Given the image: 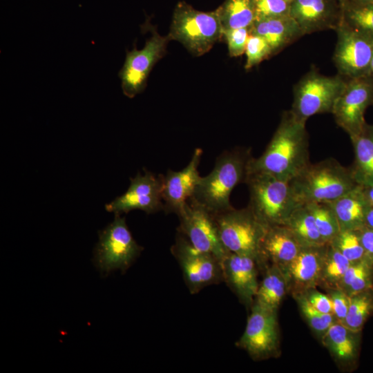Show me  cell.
<instances>
[{
	"instance_id": "1",
	"label": "cell",
	"mask_w": 373,
	"mask_h": 373,
	"mask_svg": "<svg viewBox=\"0 0 373 373\" xmlns=\"http://www.w3.org/2000/svg\"><path fill=\"white\" fill-rule=\"evenodd\" d=\"M309 138L305 122L285 111L271 140L262 154L251 157L248 173H265L290 181L309 164Z\"/></svg>"
},
{
	"instance_id": "2",
	"label": "cell",
	"mask_w": 373,
	"mask_h": 373,
	"mask_svg": "<svg viewBox=\"0 0 373 373\" xmlns=\"http://www.w3.org/2000/svg\"><path fill=\"white\" fill-rule=\"evenodd\" d=\"M251 156L247 149L223 153L216 160L211 172L201 177L191 198L213 214L233 207L230 195L233 189L245 182Z\"/></svg>"
},
{
	"instance_id": "3",
	"label": "cell",
	"mask_w": 373,
	"mask_h": 373,
	"mask_svg": "<svg viewBox=\"0 0 373 373\" xmlns=\"http://www.w3.org/2000/svg\"><path fill=\"white\" fill-rule=\"evenodd\" d=\"M300 204L330 202L354 189L357 184L350 168L334 158L311 162L289 181Z\"/></svg>"
},
{
	"instance_id": "4",
	"label": "cell",
	"mask_w": 373,
	"mask_h": 373,
	"mask_svg": "<svg viewBox=\"0 0 373 373\" xmlns=\"http://www.w3.org/2000/svg\"><path fill=\"white\" fill-rule=\"evenodd\" d=\"M248 207L267 226L284 224L291 212L302 205L296 199L289 181L265 173H248Z\"/></svg>"
},
{
	"instance_id": "5",
	"label": "cell",
	"mask_w": 373,
	"mask_h": 373,
	"mask_svg": "<svg viewBox=\"0 0 373 373\" xmlns=\"http://www.w3.org/2000/svg\"><path fill=\"white\" fill-rule=\"evenodd\" d=\"M221 241L231 253L253 258L262 271L261 245L269 227L247 206L213 214Z\"/></svg>"
},
{
	"instance_id": "6",
	"label": "cell",
	"mask_w": 373,
	"mask_h": 373,
	"mask_svg": "<svg viewBox=\"0 0 373 373\" xmlns=\"http://www.w3.org/2000/svg\"><path fill=\"white\" fill-rule=\"evenodd\" d=\"M167 37L182 44L192 55H203L222 37L216 10L202 12L186 2H179L174 9Z\"/></svg>"
},
{
	"instance_id": "7",
	"label": "cell",
	"mask_w": 373,
	"mask_h": 373,
	"mask_svg": "<svg viewBox=\"0 0 373 373\" xmlns=\"http://www.w3.org/2000/svg\"><path fill=\"white\" fill-rule=\"evenodd\" d=\"M346 83L347 79L339 74L325 76L312 69L294 87L291 113L297 120L305 123L314 115L332 113Z\"/></svg>"
},
{
	"instance_id": "8",
	"label": "cell",
	"mask_w": 373,
	"mask_h": 373,
	"mask_svg": "<svg viewBox=\"0 0 373 373\" xmlns=\"http://www.w3.org/2000/svg\"><path fill=\"white\" fill-rule=\"evenodd\" d=\"M95 261L99 270L108 274L119 269L125 271L142 250L133 239L125 218L115 214L114 220L99 233Z\"/></svg>"
},
{
	"instance_id": "9",
	"label": "cell",
	"mask_w": 373,
	"mask_h": 373,
	"mask_svg": "<svg viewBox=\"0 0 373 373\" xmlns=\"http://www.w3.org/2000/svg\"><path fill=\"white\" fill-rule=\"evenodd\" d=\"M171 252L191 294L207 286L224 282L221 262L211 254L195 248L182 233L176 238Z\"/></svg>"
},
{
	"instance_id": "10",
	"label": "cell",
	"mask_w": 373,
	"mask_h": 373,
	"mask_svg": "<svg viewBox=\"0 0 373 373\" xmlns=\"http://www.w3.org/2000/svg\"><path fill=\"white\" fill-rule=\"evenodd\" d=\"M236 345L254 361L278 357L280 350L277 312L254 303L245 331Z\"/></svg>"
},
{
	"instance_id": "11",
	"label": "cell",
	"mask_w": 373,
	"mask_h": 373,
	"mask_svg": "<svg viewBox=\"0 0 373 373\" xmlns=\"http://www.w3.org/2000/svg\"><path fill=\"white\" fill-rule=\"evenodd\" d=\"M146 24L152 32L151 37L146 40L141 50L134 46L132 50H126L124 65L118 73L123 93L129 98L145 89L149 75L164 56L169 41L167 36H161L151 24Z\"/></svg>"
},
{
	"instance_id": "12",
	"label": "cell",
	"mask_w": 373,
	"mask_h": 373,
	"mask_svg": "<svg viewBox=\"0 0 373 373\" xmlns=\"http://www.w3.org/2000/svg\"><path fill=\"white\" fill-rule=\"evenodd\" d=\"M335 31L337 39L333 61L338 74L347 79L371 75L373 38L352 29L342 20Z\"/></svg>"
},
{
	"instance_id": "13",
	"label": "cell",
	"mask_w": 373,
	"mask_h": 373,
	"mask_svg": "<svg viewBox=\"0 0 373 373\" xmlns=\"http://www.w3.org/2000/svg\"><path fill=\"white\" fill-rule=\"evenodd\" d=\"M180 233L196 249L211 254L222 263L230 253L222 244L213 214L192 199L178 213Z\"/></svg>"
},
{
	"instance_id": "14",
	"label": "cell",
	"mask_w": 373,
	"mask_h": 373,
	"mask_svg": "<svg viewBox=\"0 0 373 373\" xmlns=\"http://www.w3.org/2000/svg\"><path fill=\"white\" fill-rule=\"evenodd\" d=\"M371 104H373L372 75L347 79L332 114L336 124L352 137L360 133L366 124L365 113Z\"/></svg>"
},
{
	"instance_id": "15",
	"label": "cell",
	"mask_w": 373,
	"mask_h": 373,
	"mask_svg": "<svg viewBox=\"0 0 373 373\" xmlns=\"http://www.w3.org/2000/svg\"><path fill=\"white\" fill-rule=\"evenodd\" d=\"M144 172V174L138 173L135 178H131L130 186L123 195L106 204L107 211L120 215L139 209L149 214L164 209V176L157 175L147 170Z\"/></svg>"
},
{
	"instance_id": "16",
	"label": "cell",
	"mask_w": 373,
	"mask_h": 373,
	"mask_svg": "<svg viewBox=\"0 0 373 373\" xmlns=\"http://www.w3.org/2000/svg\"><path fill=\"white\" fill-rule=\"evenodd\" d=\"M327 245L303 247L297 256L281 270L291 296L318 287Z\"/></svg>"
},
{
	"instance_id": "17",
	"label": "cell",
	"mask_w": 373,
	"mask_h": 373,
	"mask_svg": "<svg viewBox=\"0 0 373 373\" xmlns=\"http://www.w3.org/2000/svg\"><path fill=\"white\" fill-rule=\"evenodd\" d=\"M202 155L200 148L195 149L188 165L182 170H168L163 179L162 200L166 213L177 215L182 211L187 201L191 198L201 176L198 165Z\"/></svg>"
},
{
	"instance_id": "18",
	"label": "cell",
	"mask_w": 373,
	"mask_h": 373,
	"mask_svg": "<svg viewBox=\"0 0 373 373\" xmlns=\"http://www.w3.org/2000/svg\"><path fill=\"white\" fill-rule=\"evenodd\" d=\"M289 15L304 35L335 30L342 20V5L336 0H291Z\"/></svg>"
},
{
	"instance_id": "19",
	"label": "cell",
	"mask_w": 373,
	"mask_h": 373,
	"mask_svg": "<svg viewBox=\"0 0 373 373\" xmlns=\"http://www.w3.org/2000/svg\"><path fill=\"white\" fill-rule=\"evenodd\" d=\"M258 269L256 260L247 256L230 252L222 262L224 282L248 309L258 291Z\"/></svg>"
},
{
	"instance_id": "20",
	"label": "cell",
	"mask_w": 373,
	"mask_h": 373,
	"mask_svg": "<svg viewBox=\"0 0 373 373\" xmlns=\"http://www.w3.org/2000/svg\"><path fill=\"white\" fill-rule=\"evenodd\" d=\"M302 247L286 225L269 226L261 245L264 269L271 264L282 269L297 256Z\"/></svg>"
},
{
	"instance_id": "21",
	"label": "cell",
	"mask_w": 373,
	"mask_h": 373,
	"mask_svg": "<svg viewBox=\"0 0 373 373\" xmlns=\"http://www.w3.org/2000/svg\"><path fill=\"white\" fill-rule=\"evenodd\" d=\"M249 30L268 43L273 55L304 35L290 15L256 20Z\"/></svg>"
},
{
	"instance_id": "22",
	"label": "cell",
	"mask_w": 373,
	"mask_h": 373,
	"mask_svg": "<svg viewBox=\"0 0 373 373\" xmlns=\"http://www.w3.org/2000/svg\"><path fill=\"white\" fill-rule=\"evenodd\" d=\"M328 203L336 216L341 231H358L365 226L366 215L371 205L362 186H356Z\"/></svg>"
},
{
	"instance_id": "23",
	"label": "cell",
	"mask_w": 373,
	"mask_h": 373,
	"mask_svg": "<svg viewBox=\"0 0 373 373\" xmlns=\"http://www.w3.org/2000/svg\"><path fill=\"white\" fill-rule=\"evenodd\" d=\"M358 333L335 322L328 328L321 341L341 370L347 369L356 358Z\"/></svg>"
},
{
	"instance_id": "24",
	"label": "cell",
	"mask_w": 373,
	"mask_h": 373,
	"mask_svg": "<svg viewBox=\"0 0 373 373\" xmlns=\"http://www.w3.org/2000/svg\"><path fill=\"white\" fill-rule=\"evenodd\" d=\"M354 160L350 166L357 184L373 186V125L366 123L362 131L350 137Z\"/></svg>"
},
{
	"instance_id": "25",
	"label": "cell",
	"mask_w": 373,
	"mask_h": 373,
	"mask_svg": "<svg viewBox=\"0 0 373 373\" xmlns=\"http://www.w3.org/2000/svg\"><path fill=\"white\" fill-rule=\"evenodd\" d=\"M288 293L285 277L276 265L269 264L263 270L254 303L267 309L277 312Z\"/></svg>"
},
{
	"instance_id": "26",
	"label": "cell",
	"mask_w": 373,
	"mask_h": 373,
	"mask_svg": "<svg viewBox=\"0 0 373 373\" xmlns=\"http://www.w3.org/2000/svg\"><path fill=\"white\" fill-rule=\"evenodd\" d=\"M285 225L293 233L303 247L319 246L325 243L319 233L314 217L305 204L296 208Z\"/></svg>"
},
{
	"instance_id": "27",
	"label": "cell",
	"mask_w": 373,
	"mask_h": 373,
	"mask_svg": "<svg viewBox=\"0 0 373 373\" xmlns=\"http://www.w3.org/2000/svg\"><path fill=\"white\" fill-rule=\"evenodd\" d=\"M216 11L222 31L250 28L256 20L254 0H225Z\"/></svg>"
},
{
	"instance_id": "28",
	"label": "cell",
	"mask_w": 373,
	"mask_h": 373,
	"mask_svg": "<svg viewBox=\"0 0 373 373\" xmlns=\"http://www.w3.org/2000/svg\"><path fill=\"white\" fill-rule=\"evenodd\" d=\"M351 263L332 245L327 243L318 287L325 291L330 289H338Z\"/></svg>"
},
{
	"instance_id": "29",
	"label": "cell",
	"mask_w": 373,
	"mask_h": 373,
	"mask_svg": "<svg viewBox=\"0 0 373 373\" xmlns=\"http://www.w3.org/2000/svg\"><path fill=\"white\" fill-rule=\"evenodd\" d=\"M372 265L367 258L351 263L338 289L350 296L372 288Z\"/></svg>"
},
{
	"instance_id": "30",
	"label": "cell",
	"mask_w": 373,
	"mask_h": 373,
	"mask_svg": "<svg viewBox=\"0 0 373 373\" xmlns=\"http://www.w3.org/2000/svg\"><path fill=\"white\" fill-rule=\"evenodd\" d=\"M342 21L352 29L373 38V3L347 0L342 5Z\"/></svg>"
},
{
	"instance_id": "31",
	"label": "cell",
	"mask_w": 373,
	"mask_h": 373,
	"mask_svg": "<svg viewBox=\"0 0 373 373\" xmlns=\"http://www.w3.org/2000/svg\"><path fill=\"white\" fill-rule=\"evenodd\" d=\"M372 293L370 288L349 296L348 311L341 324L353 331L360 332L373 311Z\"/></svg>"
},
{
	"instance_id": "32",
	"label": "cell",
	"mask_w": 373,
	"mask_h": 373,
	"mask_svg": "<svg viewBox=\"0 0 373 373\" xmlns=\"http://www.w3.org/2000/svg\"><path fill=\"white\" fill-rule=\"evenodd\" d=\"M312 214L315 224L325 243L330 242L341 231L336 216L328 202L305 204Z\"/></svg>"
},
{
	"instance_id": "33",
	"label": "cell",
	"mask_w": 373,
	"mask_h": 373,
	"mask_svg": "<svg viewBox=\"0 0 373 373\" xmlns=\"http://www.w3.org/2000/svg\"><path fill=\"white\" fill-rule=\"evenodd\" d=\"M307 325L321 341L328 328L336 322L332 314L323 313L314 307L303 294L292 296Z\"/></svg>"
},
{
	"instance_id": "34",
	"label": "cell",
	"mask_w": 373,
	"mask_h": 373,
	"mask_svg": "<svg viewBox=\"0 0 373 373\" xmlns=\"http://www.w3.org/2000/svg\"><path fill=\"white\" fill-rule=\"evenodd\" d=\"M329 243L352 263L367 258L358 231H341Z\"/></svg>"
},
{
	"instance_id": "35",
	"label": "cell",
	"mask_w": 373,
	"mask_h": 373,
	"mask_svg": "<svg viewBox=\"0 0 373 373\" xmlns=\"http://www.w3.org/2000/svg\"><path fill=\"white\" fill-rule=\"evenodd\" d=\"M247 59L245 68L248 70L273 55L270 46L261 37L250 34L245 52Z\"/></svg>"
},
{
	"instance_id": "36",
	"label": "cell",
	"mask_w": 373,
	"mask_h": 373,
	"mask_svg": "<svg viewBox=\"0 0 373 373\" xmlns=\"http://www.w3.org/2000/svg\"><path fill=\"white\" fill-rule=\"evenodd\" d=\"M291 1L254 0L256 20L289 15Z\"/></svg>"
},
{
	"instance_id": "37",
	"label": "cell",
	"mask_w": 373,
	"mask_h": 373,
	"mask_svg": "<svg viewBox=\"0 0 373 373\" xmlns=\"http://www.w3.org/2000/svg\"><path fill=\"white\" fill-rule=\"evenodd\" d=\"M250 35L249 28H240L222 31L231 57H238L245 52L247 42Z\"/></svg>"
},
{
	"instance_id": "38",
	"label": "cell",
	"mask_w": 373,
	"mask_h": 373,
	"mask_svg": "<svg viewBox=\"0 0 373 373\" xmlns=\"http://www.w3.org/2000/svg\"><path fill=\"white\" fill-rule=\"evenodd\" d=\"M326 292L332 300L333 315L336 322L342 323L348 311L349 296L340 289H330Z\"/></svg>"
},
{
	"instance_id": "39",
	"label": "cell",
	"mask_w": 373,
	"mask_h": 373,
	"mask_svg": "<svg viewBox=\"0 0 373 373\" xmlns=\"http://www.w3.org/2000/svg\"><path fill=\"white\" fill-rule=\"evenodd\" d=\"M303 294L310 304L318 311L333 314L332 303L327 294H323L315 288H311Z\"/></svg>"
},
{
	"instance_id": "40",
	"label": "cell",
	"mask_w": 373,
	"mask_h": 373,
	"mask_svg": "<svg viewBox=\"0 0 373 373\" xmlns=\"http://www.w3.org/2000/svg\"><path fill=\"white\" fill-rule=\"evenodd\" d=\"M358 231L367 258L373 262V228L364 227Z\"/></svg>"
},
{
	"instance_id": "41",
	"label": "cell",
	"mask_w": 373,
	"mask_h": 373,
	"mask_svg": "<svg viewBox=\"0 0 373 373\" xmlns=\"http://www.w3.org/2000/svg\"><path fill=\"white\" fill-rule=\"evenodd\" d=\"M365 227L373 228V205L370 207L367 213Z\"/></svg>"
},
{
	"instance_id": "42",
	"label": "cell",
	"mask_w": 373,
	"mask_h": 373,
	"mask_svg": "<svg viewBox=\"0 0 373 373\" xmlns=\"http://www.w3.org/2000/svg\"><path fill=\"white\" fill-rule=\"evenodd\" d=\"M363 189L370 205H373V186H363Z\"/></svg>"
},
{
	"instance_id": "43",
	"label": "cell",
	"mask_w": 373,
	"mask_h": 373,
	"mask_svg": "<svg viewBox=\"0 0 373 373\" xmlns=\"http://www.w3.org/2000/svg\"><path fill=\"white\" fill-rule=\"evenodd\" d=\"M354 2L367 3H373V0H357Z\"/></svg>"
},
{
	"instance_id": "44",
	"label": "cell",
	"mask_w": 373,
	"mask_h": 373,
	"mask_svg": "<svg viewBox=\"0 0 373 373\" xmlns=\"http://www.w3.org/2000/svg\"><path fill=\"white\" fill-rule=\"evenodd\" d=\"M370 73H371V75L373 76V55H372L371 63H370Z\"/></svg>"
},
{
	"instance_id": "45",
	"label": "cell",
	"mask_w": 373,
	"mask_h": 373,
	"mask_svg": "<svg viewBox=\"0 0 373 373\" xmlns=\"http://www.w3.org/2000/svg\"><path fill=\"white\" fill-rule=\"evenodd\" d=\"M338 3H340L341 5H343L347 0H336Z\"/></svg>"
}]
</instances>
